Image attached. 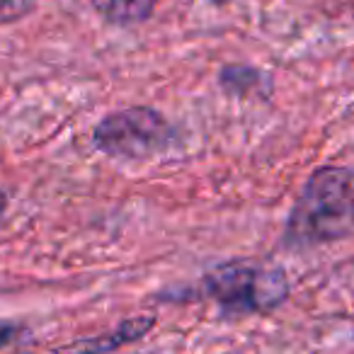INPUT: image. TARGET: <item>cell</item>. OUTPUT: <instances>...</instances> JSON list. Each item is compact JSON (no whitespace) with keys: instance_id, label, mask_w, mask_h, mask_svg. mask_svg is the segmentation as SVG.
<instances>
[{"instance_id":"6da1fadb","label":"cell","mask_w":354,"mask_h":354,"mask_svg":"<svg viewBox=\"0 0 354 354\" xmlns=\"http://www.w3.org/2000/svg\"><path fill=\"white\" fill-rule=\"evenodd\" d=\"M354 228V172L323 167L306 185L289 218V241L328 243Z\"/></svg>"},{"instance_id":"7a4b0ae2","label":"cell","mask_w":354,"mask_h":354,"mask_svg":"<svg viewBox=\"0 0 354 354\" xmlns=\"http://www.w3.org/2000/svg\"><path fill=\"white\" fill-rule=\"evenodd\" d=\"M207 291L226 313H267L286 299L284 272L231 262L207 277Z\"/></svg>"},{"instance_id":"3957f363","label":"cell","mask_w":354,"mask_h":354,"mask_svg":"<svg viewBox=\"0 0 354 354\" xmlns=\"http://www.w3.org/2000/svg\"><path fill=\"white\" fill-rule=\"evenodd\" d=\"M165 119L148 107H131L104 117L95 127L93 141L100 151L119 158H143L160 151L167 141Z\"/></svg>"},{"instance_id":"277c9868","label":"cell","mask_w":354,"mask_h":354,"mask_svg":"<svg viewBox=\"0 0 354 354\" xmlns=\"http://www.w3.org/2000/svg\"><path fill=\"white\" fill-rule=\"evenodd\" d=\"M153 328V318H131L127 323H122L117 330L107 335H100V337H90V339H78L73 344H66L59 347L54 354H102V352H112V349L122 347L127 342L143 337L148 330Z\"/></svg>"},{"instance_id":"5b68a950","label":"cell","mask_w":354,"mask_h":354,"mask_svg":"<svg viewBox=\"0 0 354 354\" xmlns=\"http://www.w3.org/2000/svg\"><path fill=\"white\" fill-rule=\"evenodd\" d=\"M90 8L109 25L131 27L151 20L158 0H90Z\"/></svg>"},{"instance_id":"8992f818","label":"cell","mask_w":354,"mask_h":354,"mask_svg":"<svg viewBox=\"0 0 354 354\" xmlns=\"http://www.w3.org/2000/svg\"><path fill=\"white\" fill-rule=\"evenodd\" d=\"M39 0H0V27L20 22L37 8Z\"/></svg>"},{"instance_id":"52a82bcc","label":"cell","mask_w":354,"mask_h":354,"mask_svg":"<svg viewBox=\"0 0 354 354\" xmlns=\"http://www.w3.org/2000/svg\"><path fill=\"white\" fill-rule=\"evenodd\" d=\"M25 328L12 320H0V354H10L25 339Z\"/></svg>"},{"instance_id":"ba28073f","label":"cell","mask_w":354,"mask_h":354,"mask_svg":"<svg viewBox=\"0 0 354 354\" xmlns=\"http://www.w3.org/2000/svg\"><path fill=\"white\" fill-rule=\"evenodd\" d=\"M6 209H8V194L3 192V189H0V216L6 214Z\"/></svg>"},{"instance_id":"9c48e42d","label":"cell","mask_w":354,"mask_h":354,"mask_svg":"<svg viewBox=\"0 0 354 354\" xmlns=\"http://www.w3.org/2000/svg\"><path fill=\"white\" fill-rule=\"evenodd\" d=\"M218 3H221V0H218Z\"/></svg>"}]
</instances>
